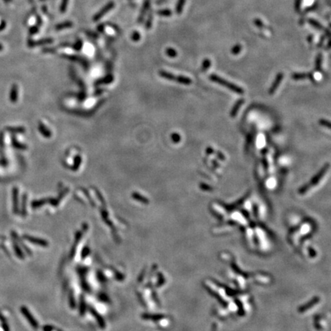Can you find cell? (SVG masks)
<instances>
[{
	"mask_svg": "<svg viewBox=\"0 0 331 331\" xmlns=\"http://www.w3.org/2000/svg\"><path fill=\"white\" fill-rule=\"evenodd\" d=\"M210 79H211V81H214V82L217 83V84H221V85H223L224 87H227V88H228L229 90H231V91L235 92L236 94H244L245 91L241 87L236 85V84H232V83L229 82V81H226V80H225L224 78H220L219 76H218V75H216V74H212V75H210Z\"/></svg>",
	"mask_w": 331,
	"mask_h": 331,
	"instance_id": "1",
	"label": "cell"
},
{
	"mask_svg": "<svg viewBox=\"0 0 331 331\" xmlns=\"http://www.w3.org/2000/svg\"><path fill=\"white\" fill-rule=\"evenodd\" d=\"M329 167V163H326V164L323 165V167H322L321 170H320V171H319L318 173H317V174L315 175V176H313V178H312L311 180L309 182V183H307V184H308V186H309V187L311 188V187H313V186H316V185H317V183H318L321 180V179L323 178V176H324L325 174H326V173L327 172Z\"/></svg>",
	"mask_w": 331,
	"mask_h": 331,
	"instance_id": "2",
	"label": "cell"
},
{
	"mask_svg": "<svg viewBox=\"0 0 331 331\" xmlns=\"http://www.w3.org/2000/svg\"><path fill=\"white\" fill-rule=\"evenodd\" d=\"M114 5L115 4L113 1L109 2L108 3H107L106 5H104V6H103V8H102L101 9H100V11L97 13V14L94 15V17H93V21L94 22L99 21V20H100V19L103 16V15H105L107 14L109 11H110V10L114 7Z\"/></svg>",
	"mask_w": 331,
	"mask_h": 331,
	"instance_id": "3",
	"label": "cell"
},
{
	"mask_svg": "<svg viewBox=\"0 0 331 331\" xmlns=\"http://www.w3.org/2000/svg\"><path fill=\"white\" fill-rule=\"evenodd\" d=\"M283 78H284V74H283V73L280 72L277 74V76L276 78H275V81H274V82L272 83V86H271V87H270L269 90H268V94H271V95L275 94V92L276 91L277 89H278L279 84H281Z\"/></svg>",
	"mask_w": 331,
	"mask_h": 331,
	"instance_id": "4",
	"label": "cell"
},
{
	"mask_svg": "<svg viewBox=\"0 0 331 331\" xmlns=\"http://www.w3.org/2000/svg\"><path fill=\"white\" fill-rule=\"evenodd\" d=\"M21 311L22 313V314L24 315L25 317L27 318L28 321L29 322V323H31L32 326H33V327L35 328H37L38 327V322H36V320H35V318L33 317L32 315L31 314V313L28 310V309L26 308L25 307H22L21 308Z\"/></svg>",
	"mask_w": 331,
	"mask_h": 331,
	"instance_id": "5",
	"label": "cell"
},
{
	"mask_svg": "<svg viewBox=\"0 0 331 331\" xmlns=\"http://www.w3.org/2000/svg\"><path fill=\"white\" fill-rule=\"evenodd\" d=\"M23 238H24L25 239H26L27 241H30V242L34 243V244L44 246V247H46V246L48 245L47 241L43 240V239L36 238L32 237V236H29V235H24L23 236Z\"/></svg>",
	"mask_w": 331,
	"mask_h": 331,
	"instance_id": "6",
	"label": "cell"
},
{
	"mask_svg": "<svg viewBox=\"0 0 331 331\" xmlns=\"http://www.w3.org/2000/svg\"><path fill=\"white\" fill-rule=\"evenodd\" d=\"M150 6V0H145V2H144V5H143V8L141 9L140 14V16L138 18V22H142L144 21V16H145L146 13L148 11L149 8Z\"/></svg>",
	"mask_w": 331,
	"mask_h": 331,
	"instance_id": "7",
	"label": "cell"
},
{
	"mask_svg": "<svg viewBox=\"0 0 331 331\" xmlns=\"http://www.w3.org/2000/svg\"><path fill=\"white\" fill-rule=\"evenodd\" d=\"M244 102H245L244 99H240V100H238L235 103V105L232 107V108H231V112H230V116H231V117H235L236 116V114H237L238 112L239 109H240L241 107L242 106Z\"/></svg>",
	"mask_w": 331,
	"mask_h": 331,
	"instance_id": "8",
	"label": "cell"
},
{
	"mask_svg": "<svg viewBox=\"0 0 331 331\" xmlns=\"http://www.w3.org/2000/svg\"><path fill=\"white\" fill-rule=\"evenodd\" d=\"M159 74H160L162 78L168 79L170 80V81H175L177 82L178 76H175V75H173V74H171V73L168 72V71H163V70H162V71H159Z\"/></svg>",
	"mask_w": 331,
	"mask_h": 331,
	"instance_id": "9",
	"label": "cell"
},
{
	"mask_svg": "<svg viewBox=\"0 0 331 331\" xmlns=\"http://www.w3.org/2000/svg\"><path fill=\"white\" fill-rule=\"evenodd\" d=\"M73 22L71 21H66V22H64L62 23H59V24L57 25L56 26H55V29L56 30H58V31H59V30H62V29H68V28H71L73 26Z\"/></svg>",
	"mask_w": 331,
	"mask_h": 331,
	"instance_id": "10",
	"label": "cell"
},
{
	"mask_svg": "<svg viewBox=\"0 0 331 331\" xmlns=\"http://www.w3.org/2000/svg\"><path fill=\"white\" fill-rule=\"evenodd\" d=\"M186 0H178L177 3L176 5V14L180 15L183 12V7H184L185 4H186Z\"/></svg>",
	"mask_w": 331,
	"mask_h": 331,
	"instance_id": "11",
	"label": "cell"
},
{
	"mask_svg": "<svg viewBox=\"0 0 331 331\" xmlns=\"http://www.w3.org/2000/svg\"><path fill=\"white\" fill-rule=\"evenodd\" d=\"M53 42V39H42L40 41H38V42H32V44H30L31 46H41V45H46V44H50Z\"/></svg>",
	"mask_w": 331,
	"mask_h": 331,
	"instance_id": "12",
	"label": "cell"
},
{
	"mask_svg": "<svg viewBox=\"0 0 331 331\" xmlns=\"http://www.w3.org/2000/svg\"><path fill=\"white\" fill-rule=\"evenodd\" d=\"M132 196L134 199H136V200L139 201V202H143V203L147 204L149 202V200L147 199V198H145L144 196H143V195H140V194L137 193V192H133V193L132 194Z\"/></svg>",
	"mask_w": 331,
	"mask_h": 331,
	"instance_id": "13",
	"label": "cell"
},
{
	"mask_svg": "<svg viewBox=\"0 0 331 331\" xmlns=\"http://www.w3.org/2000/svg\"><path fill=\"white\" fill-rule=\"evenodd\" d=\"M291 77H292L293 79L298 81V80H302L306 78H308L309 74H307V73H294L291 75Z\"/></svg>",
	"mask_w": 331,
	"mask_h": 331,
	"instance_id": "14",
	"label": "cell"
},
{
	"mask_svg": "<svg viewBox=\"0 0 331 331\" xmlns=\"http://www.w3.org/2000/svg\"><path fill=\"white\" fill-rule=\"evenodd\" d=\"M39 130H40V132L43 134V136H45L46 137H51L52 133L50 132V130H49L46 128V127L44 124L39 123Z\"/></svg>",
	"mask_w": 331,
	"mask_h": 331,
	"instance_id": "15",
	"label": "cell"
},
{
	"mask_svg": "<svg viewBox=\"0 0 331 331\" xmlns=\"http://www.w3.org/2000/svg\"><path fill=\"white\" fill-rule=\"evenodd\" d=\"M322 56L321 53H319L317 55V58H316V62H315V67H316V70L317 71H321V65H322Z\"/></svg>",
	"mask_w": 331,
	"mask_h": 331,
	"instance_id": "16",
	"label": "cell"
},
{
	"mask_svg": "<svg viewBox=\"0 0 331 331\" xmlns=\"http://www.w3.org/2000/svg\"><path fill=\"white\" fill-rule=\"evenodd\" d=\"M252 141H253V135L252 133H248L247 135V137H246V143H245V150L246 152H248L250 149L251 146L252 144Z\"/></svg>",
	"mask_w": 331,
	"mask_h": 331,
	"instance_id": "17",
	"label": "cell"
},
{
	"mask_svg": "<svg viewBox=\"0 0 331 331\" xmlns=\"http://www.w3.org/2000/svg\"><path fill=\"white\" fill-rule=\"evenodd\" d=\"M308 22L310 23V24L312 26H313V27L316 28V29H319V30H321V29H324V28H323V26L321 25V23H320L319 22H317V20L313 19H308Z\"/></svg>",
	"mask_w": 331,
	"mask_h": 331,
	"instance_id": "18",
	"label": "cell"
},
{
	"mask_svg": "<svg viewBox=\"0 0 331 331\" xmlns=\"http://www.w3.org/2000/svg\"><path fill=\"white\" fill-rule=\"evenodd\" d=\"M91 312H92L93 314L94 315V317H95L96 318H97V322H98V323H99V324H100V327H102V328L105 327V322L103 321V318H102V317H100V315H99L98 313H97V312H96L95 310H94V309H92V310H91Z\"/></svg>",
	"mask_w": 331,
	"mask_h": 331,
	"instance_id": "19",
	"label": "cell"
},
{
	"mask_svg": "<svg viewBox=\"0 0 331 331\" xmlns=\"http://www.w3.org/2000/svg\"><path fill=\"white\" fill-rule=\"evenodd\" d=\"M172 13L173 12H172V11L170 9H169V8H165V9L158 10L157 14L159 15H161V16L168 17L172 15Z\"/></svg>",
	"mask_w": 331,
	"mask_h": 331,
	"instance_id": "20",
	"label": "cell"
},
{
	"mask_svg": "<svg viewBox=\"0 0 331 331\" xmlns=\"http://www.w3.org/2000/svg\"><path fill=\"white\" fill-rule=\"evenodd\" d=\"M211 65H212V63H211V60L208 59V58H205V59H204L203 62H202V71H207V70L210 68Z\"/></svg>",
	"mask_w": 331,
	"mask_h": 331,
	"instance_id": "21",
	"label": "cell"
},
{
	"mask_svg": "<svg viewBox=\"0 0 331 331\" xmlns=\"http://www.w3.org/2000/svg\"><path fill=\"white\" fill-rule=\"evenodd\" d=\"M166 53H167V56L170 58H176L177 56V52L173 48H167L166 50Z\"/></svg>",
	"mask_w": 331,
	"mask_h": 331,
	"instance_id": "22",
	"label": "cell"
},
{
	"mask_svg": "<svg viewBox=\"0 0 331 331\" xmlns=\"http://www.w3.org/2000/svg\"><path fill=\"white\" fill-rule=\"evenodd\" d=\"M241 49H242L241 45H240V44H237V45H235L234 47H232V49H231V53L234 55H238V54H239L241 52Z\"/></svg>",
	"mask_w": 331,
	"mask_h": 331,
	"instance_id": "23",
	"label": "cell"
},
{
	"mask_svg": "<svg viewBox=\"0 0 331 331\" xmlns=\"http://www.w3.org/2000/svg\"><path fill=\"white\" fill-rule=\"evenodd\" d=\"M14 249H15V253H16L17 256H18L19 258H21V259L24 258V256H23L22 252V250L20 249V248L19 247V245L16 244V243H14Z\"/></svg>",
	"mask_w": 331,
	"mask_h": 331,
	"instance_id": "24",
	"label": "cell"
},
{
	"mask_svg": "<svg viewBox=\"0 0 331 331\" xmlns=\"http://www.w3.org/2000/svg\"><path fill=\"white\" fill-rule=\"evenodd\" d=\"M153 19H154V17H153V12H151L150 13V15H149L148 19H147V22H146V25H145L146 29H149L151 28V26H152V23H153Z\"/></svg>",
	"mask_w": 331,
	"mask_h": 331,
	"instance_id": "25",
	"label": "cell"
},
{
	"mask_svg": "<svg viewBox=\"0 0 331 331\" xmlns=\"http://www.w3.org/2000/svg\"><path fill=\"white\" fill-rule=\"evenodd\" d=\"M171 139L174 144H178L181 140V137L178 133H173L171 134Z\"/></svg>",
	"mask_w": 331,
	"mask_h": 331,
	"instance_id": "26",
	"label": "cell"
},
{
	"mask_svg": "<svg viewBox=\"0 0 331 331\" xmlns=\"http://www.w3.org/2000/svg\"><path fill=\"white\" fill-rule=\"evenodd\" d=\"M68 0H62V4H61V6H60V11L61 12L64 13L65 12L67 9V6H68Z\"/></svg>",
	"mask_w": 331,
	"mask_h": 331,
	"instance_id": "27",
	"label": "cell"
},
{
	"mask_svg": "<svg viewBox=\"0 0 331 331\" xmlns=\"http://www.w3.org/2000/svg\"><path fill=\"white\" fill-rule=\"evenodd\" d=\"M18 198H17V190L15 189L14 191V212L16 213L17 209H18Z\"/></svg>",
	"mask_w": 331,
	"mask_h": 331,
	"instance_id": "28",
	"label": "cell"
},
{
	"mask_svg": "<svg viewBox=\"0 0 331 331\" xmlns=\"http://www.w3.org/2000/svg\"><path fill=\"white\" fill-rule=\"evenodd\" d=\"M131 39L134 42H137V41H139L140 39V33L138 32L134 31L132 33V35H131Z\"/></svg>",
	"mask_w": 331,
	"mask_h": 331,
	"instance_id": "29",
	"label": "cell"
},
{
	"mask_svg": "<svg viewBox=\"0 0 331 331\" xmlns=\"http://www.w3.org/2000/svg\"><path fill=\"white\" fill-rule=\"evenodd\" d=\"M310 189V188L309 187L308 184H305V185H304L302 187H300V189H299L298 192L300 194H304V193H306V192H307V191H308Z\"/></svg>",
	"mask_w": 331,
	"mask_h": 331,
	"instance_id": "30",
	"label": "cell"
},
{
	"mask_svg": "<svg viewBox=\"0 0 331 331\" xmlns=\"http://www.w3.org/2000/svg\"><path fill=\"white\" fill-rule=\"evenodd\" d=\"M319 123H320L321 126L326 127H327L328 129H330V123H329V121L326 120H324V119L320 120Z\"/></svg>",
	"mask_w": 331,
	"mask_h": 331,
	"instance_id": "31",
	"label": "cell"
},
{
	"mask_svg": "<svg viewBox=\"0 0 331 331\" xmlns=\"http://www.w3.org/2000/svg\"><path fill=\"white\" fill-rule=\"evenodd\" d=\"M199 187H200L201 189H203V190H205V191H212V188L210 186H208V185L205 184V183H201L200 184H199Z\"/></svg>",
	"mask_w": 331,
	"mask_h": 331,
	"instance_id": "32",
	"label": "cell"
},
{
	"mask_svg": "<svg viewBox=\"0 0 331 331\" xmlns=\"http://www.w3.org/2000/svg\"><path fill=\"white\" fill-rule=\"evenodd\" d=\"M254 23H255V25L257 26V27L260 28V29H262V28L265 27V24L262 22V20L258 19H255L254 20Z\"/></svg>",
	"mask_w": 331,
	"mask_h": 331,
	"instance_id": "33",
	"label": "cell"
},
{
	"mask_svg": "<svg viewBox=\"0 0 331 331\" xmlns=\"http://www.w3.org/2000/svg\"><path fill=\"white\" fill-rule=\"evenodd\" d=\"M83 46V43H82V41L81 40H78V42H76V43L74 44V49H75V50H81V47H82Z\"/></svg>",
	"mask_w": 331,
	"mask_h": 331,
	"instance_id": "34",
	"label": "cell"
},
{
	"mask_svg": "<svg viewBox=\"0 0 331 331\" xmlns=\"http://www.w3.org/2000/svg\"><path fill=\"white\" fill-rule=\"evenodd\" d=\"M262 163H263V167L264 168H265V170H268V167H269V164H268V160H267L266 157H264V158L262 159Z\"/></svg>",
	"mask_w": 331,
	"mask_h": 331,
	"instance_id": "35",
	"label": "cell"
},
{
	"mask_svg": "<svg viewBox=\"0 0 331 331\" xmlns=\"http://www.w3.org/2000/svg\"><path fill=\"white\" fill-rule=\"evenodd\" d=\"M205 152H206L207 155H211V154H214V153H215V150H214V149L212 148V147H208L206 148Z\"/></svg>",
	"mask_w": 331,
	"mask_h": 331,
	"instance_id": "36",
	"label": "cell"
},
{
	"mask_svg": "<svg viewBox=\"0 0 331 331\" xmlns=\"http://www.w3.org/2000/svg\"><path fill=\"white\" fill-rule=\"evenodd\" d=\"M215 153H216V155L217 157H218V159H220V160H222V161H224V160H225V156L223 155L222 153L219 152V151H215Z\"/></svg>",
	"mask_w": 331,
	"mask_h": 331,
	"instance_id": "37",
	"label": "cell"
},
{
	"mask_svg": "<svg viewBox=\"0 0 331 331\" xmlns=\"http://www.w3.org/2000/svg\"><path fill=\"white\" fill-rule=\"evenodd\" d=\"M268 149H267V148H264L263 150H262V155H266L267 153H268Z\"/></svg>",
	"mask_w": 331,
	"mask_h": 331,
	"instance_id": "38",
	"label": "cell"
}]
</instances>
